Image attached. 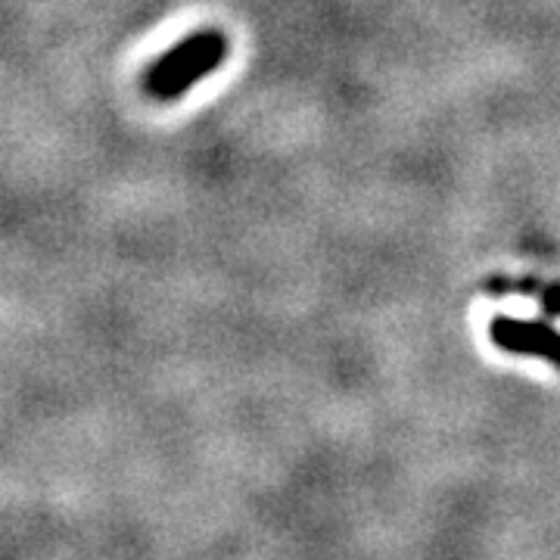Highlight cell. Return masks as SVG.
Masks as SVG:
<instances>
[{"mask_svg":"<svg viewBox=\"0 0 560 560\" xmlns=\"http://www.w3.org/2000/svg\"><path fill=\"white\" fill-rule=\"evenodd\" d=\"M492 342L501 346L504 352L514 355H533V359L551 361L560 368V330L541 324V320H517L499 315L492 318Z\"/></svg>","mask_w":560,"mask_h":560,"instance_id":"cell-2","label":"cell"},{"mask_svg":"<svg viewBox=\"0 0 560 560\" xmlns=\"http://www.w3.org/2000/svg\"><path fill=\"white\" fill-rule=\"evenodd\" d=\"M228 57V38L221 32L190 35L172 50H165L143 75V91L153 101H178Z\"/></svg>","mask_w":560,"mask_h":560,"instance_id":"cell-1","label":"cell"}]
</instances>
